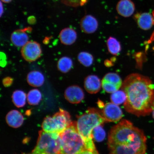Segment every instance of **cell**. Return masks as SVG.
<instances>
[{
    "label": "cell",
    "mask_w": 154,
    "mask_h": 154,
    "mask_svg": "<svg viewBox=\"0 0 154 154\" xmlns=\"http://www.w3.org/2000/svg\"><path fill=\"white\" fill-rule=\"evenodd\" d=\"M108 146L109 154H146L147 138L143 131L123 120L111 128Z\"/></svg>",
    "instance_id": "7a4b0ae2"
},
{
    "label": "cell",
    "mask_w": 154,
    "mask_h": 154,
    "mask_svg": "<svg viewBox=\"0 0 154 154\" xmlns=\"http://www.w3.org/2000/svg\"><path fill=\"white\" fill-rule=\"evenodd\" d=\"M98 26L97 19L91 15H85L80 21V28L82 32L86 34L94 33L97 29Z\"/></svg>",
    "instance_id": "7c38bea8"
},
{
    "label": "cell",
    "mask_w": 154,
    "mask_h": 154,
    "mask_svg": "<svg viewBox=\"0 0 154 154\" xmlns=\"http://www.w3.org/2000/svg\"><path fill=\"white\" fill-rule=\"evenodd\" d=\"M78 59L79 62L86 67H89L94 61V57L91 54L87 52H81L79 54Z\"/></svg>",
    "instance_id": "603a6c76"
},
{
    "label": "cell",
    "mask_w": 154,
    "mask_h": 154,
    "mask_svg": "<svg viewBox=\"0 0 154 154\" xmlns=\"http://www.w3.org/2000/svg\"><path fill=\"white\" fill-rule=\"evenodd\" d=\"M126 99V94L122 90H118V91L112 93L111 95L112 102L117 105H120L125 103Z\"/></svg>",
    "instance_id": "cb8c5ba5"
},
{
    "label": "cell",
    "mask_w": 154,
    "mask_h": 154,
    "mask_svg": "<svg viewBox=\"0 0 154 154\" xmlns=\"http://www.w3.org/2000/svg\"><path fill=\"white\" fill-rule=\"evenodd\" d=\"M62 3L69 6L77 7L84 5L88 0H61Z\"/></svg>",
    "instance_id": "484cf974"
},
{
    "label": "cell",
    "mask_w": 154,
    "mask_h": 154,
    "mask_svg": "<svg viewBox=\"0 0 154 154\" xmlns=\"http://www.w3.org/2000/svg\"><path fill=\"white\" fill-rule=\"evenodd\" d=\"M64 96L65 99L70 103L77 104L80 103L84 99V93L80 87L72 85L65 90Z\"/></svg>",
    "instance_id": "30bf717a"
},
{
    "label": "cell",
    "mask_w": 154,
    "mask_h": 154,
    "mask_svg": "<svg viewBox=\"0 0 154 154\" xmlns=\"http://www.w3.org/2000/svg\"><path fill=\"white\" fill-rule=\"evenodd\" d=\"M101 109L102 115L106 122H116L123 116L120 108L112 102L105 104Z\"/></svg>",
    "instance_id": "9c48e42d"
},
{
    "label": "cell",
    "mask_w": 154,
    "mask_h": 154,
    "mask_svg": "<svg viewBox=\"0 0 154 154\" xmlns=\"http://www.w3.org/2000/svg\"><path fill=\"white\" fill-rule=\"evenodd\" d=\"M117 12L119 15L124 17H128L134 14L135 7L131 0H120L116 6Z\"/></svg>",
    "instance_id": "9a60e30c"
},
{
    "label": "cell",
    "mask_w": 154,
    "mask_h": 154,
    "mask_svg": "<svg viewBox=\"0 0 154 154\" xmlns=\"http://www.w3.org/2000/svg\"><path fill=\"white\" fill-rule=\"evenodd\" d=\"M27 82L29 85L33 87H39L43 85L45 78L39 71H33L29 72L26 77Z\"/></svg>",
    "instance_id": "ac0fdd59"
},
{
    "label": "cell",
    "mask_w": 154,
    "mask_h": 154,
    "mask_svg": "<svg viewBox=\"0 0 154 154\" xmlns=\"http://www.w3.org/2000/svg\"><path fill=\"white\" fill-rule=\"evenodd\" d=\"M12 1V0H1V1H2L3 2L7 3L11 2Z\"/></svg>",
    "instance_id": "1f68e13d"
},
{
    "label": "cell",
    "mask_w": 154,
    "mask_h": 154,
    "mask_svg": "<svg viewBox=\"0 0 154 154\" xmlns=\"http://www.w3.org/2000/svg\"><path fill=\"white\" fill-rule=\"evenodd\" d=\"M28 22L30 24H34L36 22V18L33 16L29 17L28 18Z\"/></svg>",
    "instance_id": "83f0119b"
},
{
    "label": "cell",
    "mask_w": 154,
    "mask_h": 154,
    "mask_svg": "<svg viewBox=\"0 0 154 154\" xmlns=\"http://www.w3.org/2000/svg\"><path fill=\"white\" fill-rule=\"evenodd\" d=\"M92 134L93 139L96 142L103 141L105 138L106 133L102 125L95 127Z\"/></svg>",
    "instance_id": "d4e9b609"
},
{
    "label": "cell",
    "mask_w": 154,
    "mask_h": 154,
    "mask_svg": "<svg viewBox=\"0 0 154 154\" xmlns=\"http://www.w3.org/2000/svg\"><path fill=\"white\" fill-rule=\"evenodd\" d=\"M21 54L25 60L28 62H34L41 57V46L37 42L29 41L22 47Z\"/></svg>",
    "instance_id": "52a82bcc"
},
{
    "label": "cell",
    "mask_w": 154,
    "mask_h": 154,
    "mask_svg": "<svg viewBox=\"0 0 154 154\" xmlns=\"http://www.w3.org/2000/svg\"><path fill=\"white\" fill-rule=\"evenodd\" d=\"M32 28L29 27L22 29L14 31L11 36V43L17 47H23L29 42V36L26 32L31 31Z\"/></svg>",
    "instance_id": "8fae6325"
},
{
    "label": "cell",
    "mask_w": 154,
    "mask_h": 154,
    "mask_svg": "<svg viewBox=\"0 0 154 154\" xmlns=\"http://www.w3.org/2000/svg\"><path fill=\"white\" fill-rule=\"evenodd\" d=\"M107 45L109 53L112 54L117 55L120 54L121 50V44L115 38L109 37L108 39Z\"/></svg>",
    "instance_id": "44dd1931"
},
{
    "label": "cell",
    "mask_w": 154,
    "mask_h": 154,
    "mask_svg": "<svg viewBox=\"0 0 154 154\" xmlns=\"http://www.w3.org/2000/svg\"><path fill=\"white\" fill-rule=\"evenodd\" d=\"M73 61L70 57H61L58 61L57 69L61 72L66 73L72 68Z\"/></svg>",
    "instance_id": "d6986e66"
},
{
    "label": "cell",
    "mask_w": 154,
    "mask_h": 154,
    "mask_svg": "<svg viewBox=\"0 0 154 154\" xmlns=\"http://www.w3.org/2000/svg\"><path fill=\"white\" fill-rule=\"evenodd\" d=\"M84 88L88 93L95 94L100 90L102 86L100 80L95 75H90L86 77L84 82Z\"/></svg>",
    "instance_id": "5bb4252c"
},
{
    "label": "cell",
    "mask_w": 154,
    "mask_h": 154,
    "mask_svg": "<svg viewBox=\"0 0 154 154\" xmlns=\"http://www.w3.org/2000/svg\"><path fill=\"white\" fill-rule=\"evenodd\" d=\"M102 87L105 91L109 93H113L118 91L122 86V79L118 74L109 72L106 74L102 80Z\"/></svg>",
    "instance_id": "ba28073f"
},
{
    "label": "cell",
    "mask_w": 154,
    "mask_h": 154,
    "mask_svg": "<svg viewBox=\"0 0 154 154\" xmlns=\"http://www.w3.org/2000/svg\"><path fill=\"white\" fill-rule=\"evenodd\" d=\"M42 99L41 92L37 89H33L30 90L27 95L28 103L32 105L38 104Z\"/></svg>",
    "instance_id": "7402d4cb"
},
{
    "label": "cell",
    "mask_w": 154,
    "mask_h": 154,
    "mask_svg": "<svg viewBox=\"0 0 154 154\" xmlns=\"http://www.w3.org/2000/svg\"><path fill=\"white\" fill-rule=\"evenodd\" d=\"M6 121L9 126L13 128H19L23 124L24 118L21 113L18 111L13 110L8 113Z\"/></svg>",
    "instance_id": "e0dca14e"
},
{
    "label": "cell",
    "mask_w": 154,
    "mask_h": 154,
    "mask_svg": "<svg viewBox=\"0 0 154 154\" xmlns=\"http://www.w3.org/2000/svg\"><path fill=\"white\" fill-rule=\"evenodd\" d=\"M60 154H76L86 149L83 139L77 129L76 123L70 126L60 134Z\"/></svg>",
    "instance_id": "277c9868"
},
{
    "label": "cell",
    "mask_w": 154,
    "mask_h": 154,
    "mask_svg": "<svg viewBox=\"0 0 154 154\" xmlns=\"http://www.w3.org/2000/svg\"><path fill=\"white\" fill-rule=\"evenodd\" d=\"M70 114L60 109L55 115L44 119L42 128L46 132L60 134L72 124Z\"/></svg>",
    "instance_id": "8992f818"
},
{
    "label": "cell",
    "mask_w": 154,
    "mask_h": 154,
    "mask_svg": "<svg viewBox=\"0 0 154 154\" xmlns=\"http://www.w3.org/2000/svg\"><path fill=\"white\" fill-rule=\"evenodd\" d=\"M76 154H93L91 152L88 151V150H85V151H82L80 152L77 153Z\"/></svg>",
    "instance_id": "f546056e"
},
{
    "label": "cell",
    "mask_w": 154,
    "mask_h": 154,
    "mask_svg": "<svg viewBox=\"0 0 154 154\" xmlns=\"http://www.w3.org/2000/svg\"><path fill=\"white\" fill-rule=\"evenodd\" d=\"M152 15L153 16V20H154V10L152 12ZM154 41V32H153V33L152 34V35L151 36V38H150V39L149 40V42H150V43H151V42Z\"/></svg>",
    "instance_id": "f1b7e54d"
},
{
    "label": "cell",
    "mask_w": 154,
    "mask_h": 154,
    "mask_svg": "<svg viewBox=\"0 0 154 154\" xmlns=\"http://www.w3.org/2000/svg\"><path fill=\"white\" fill-rule=\"evenodd\" d=\"M121 88L126 94L125 110L137 116L149 115L154 110V90L151 80L138 74L129 75Z\"/></svg>",
    "instance_id": "6da1fadb"
},
{
    "label": "cell",
    "mask_w": 154,
    "mask_h": 154,
    "mask_svg": "<svg viewBox=\"0 0 154 154\" xmlns=\"http://www.w3.org/2000/svg\"><path fill=\"white\" fill-rule=\"evenodd\" d=\"M60 134L41 131L34 149L28 154H60Z\"/></svg>",
    "instance_id": "5b68a950"
},
{
    "label": "cell",
    "mask_w": 154,
    "mask_h": 154,
    "mask_svg": "<svg viewBox=\"0 0 154 154\" xmlns=\"http://www.w3.org/2000/svg\"><path fill=\"white\" fill-rule=\"evenodd\" d=\"M4 13V8L2 2H1V17H2Z\"/></svg>",
    "instance_id": "4dcf8cb0"
},
{
    "label": "cell",
    "mask_w": 154,
    "mask_h": 154,
    "mask_svg": "<svg viewBox=\"0 0 154 154\" xmlns=\"http://www.w3.org/2000/svg\"><path fill=\"white\" fill-rule=\"evenodd\" d=\"M13 81L12 78L10 77H7L3 80V85L6 87L11 86L12 85Z\"/></svg>",
    "instance_id": "4316f807"
},
{
    "label": "cell",
    "mask_w": 154,
    "mask_h": 154,
    "mask_svg": "<svg viewBox=\"0 0 154 154\" xmlns=\"http://www.w3.org/2000/svg\"><path fill=\"white\" fill-rule=\"evenodd\" d=\"M77 38L76 32L72 28H67L63 29L59 34V38L61 43L63 45H72Z\"/></svg>",
    "instance_id": "2e32d148"
},
{
    "label": "cell",
    "mask_w": 154,
    "mask_h": 154,
    "mask_svg": "<svg viewBox=\"0 0 154 154\" xmlns=\"http://www.w3.org/2000/svg\"><path fill=\"white\" fill-rule=\"evenodd\" d=\"M12 99L15 106L18 107H22L26 104V94L22 90H16L13 92Z\"/></svg>",
    "instance_id": "ffe728a7"
},
{
    "label": "cell",
    "mask_w": 154,
    "mask_h": 154,
    "mask_svg": "<svg viewBox=\"0 0 154 154\" xmlns=\"http://www.w3.org/2000/svg\"><path fill=\"white\" fill-rule=\"evenodd\" d=\"M134 17L138 26L142 29L149 30L154 25L152 14L149 13H137Z\"/></svg>",
    "instance_id": "4fadbf2b"
},
{
    "label": "cell",
    "mask_w": 154,
    "mask_h": 154,
    "mask_svg": "<svg viewBox=\"0 0 154 154\" xmlns=\"http://www.w3.org/2000/svg\"><path fill=\"white\" fill-rule=\"evenodd\" d=\"M153 117L154 119V110L153 111Z\"/></svg>",
    "instance_id": "d6a6232c"
},
{
    "label": "cell",
    "mask_w": 154,
    "mask_h": 154,
    "mask_svg": "<svg viewBox=\"0 0 154 154\" xmlns=\"http://www.w3.org/2000/svg\"><path fill=\"white\" fill-rule=\"evenodd\" d=\"M106 122L101 112L95 109H89L78 118L77 129L83 139L87 149L93 154H99L93 142L92 131L95 127Z\"/></svg>",
    "instance_id": "3957f363"
}]
</instances>
